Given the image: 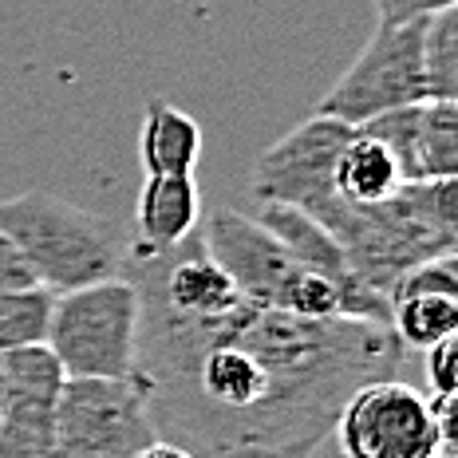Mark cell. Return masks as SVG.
<instances>
[{
  "mask_svg": "<svg viewBox=\"0 0 458 458\" xmlns=\"http://www.w3.org/2000/svg\"><path fill=\"white\" fill-rule=\"evenodd\" d=\"M407 364L387 324L304 320L245 297L217 312L139 297L131 379L155 435L194 458H312L352 391Z\"/></svg>",
  "mask_w": 458,
  "mask_h": 458,
  "instance_id": "1",
  "label": "cell"
},
{
  "mask_svg": "<svg viewBox=\"0 0 458 458\" xmlns=\"http://www.w3.org/2000/svg\"><path fill=\"white\" fill-rule=\"evenodd\" d=\"M336 237L352 273L371 293L391 301L399 276L419 261L454 253L458 245V186L446 182H403L376 206H348L336 194L317 214H309Z\"/></svg>",
  "mask_w": 458,
  "mask_h": 458,
  "instance_id": "2",
  "label": "cell"
},
{
  "mask_svg": "<svg viewBox=\"0 0 458 458\" xmlns=\"http://www.w3.org/2000/svg\"><path fill=\"white\" fill-rule=\"evenodd\" d=\"M0 233L16 245L32 281L47 293H72L123 276L131 250L123 222L91 214L52 190L0 198Z\"/></svg>",
  "mask_w": 458,
  "mask_h": 458,
  "instance_id": "3",
  "label": "cell"
},
{
  "mask_svg": "<svg viewBox=\"0 0 458 458\" xmlns=\"http://www.w3.org/2000/svg\"><path fill=\"white\" fill-rule=\"evenodd\" d=\"M202 242L209 257L217 261V269L257 309L289 312V317H304V320H332V317H356L371 324L391 320L387 304L356 301L332 281L309 273L257 217H245L237 209H217L202 225Z\"/></svg>",
  "mask_w": 458,
  "mask_h": 458,
  "instance_id": "4",
  "label": "cell"
},
{
  "mask_svg": "<svg viewBox=\"0 0 458 458\" xmlns=\"http://www.w3.org/2000/svg\"><path fill=\"white\" fill-rule=\"evenodd\" d=\"M47 352L68 379H131L139 344V293L127 276L52 293Z\"/></svg>",
  "mask_w": 458,
  "mask_h": 458,
  "instance_id": "5",
  "label": "cell"
},
{
  "mask_svg": "<svg viewBox=\"0 0 458 458\" xmlns=\"http://www.w3.org/2000/svg\"><path fill=\"white\" fill-rule=\"evenodd\" d=\"M423 24H376L364 52L336 80V88L320 99L317 114L340 119L348 127H364L368 119L407 103L427 99L423 83Z\"/></svg>",
  "mask_w": 458,
  "mask_h": 458,
  "instance_id": "6",
  "label": "cell"
},
{
  "mask_svg": "<svg viewBox=\"0 0 458 458\" xmlns=\"http://www.w3.org/2000/svg\"><path fill=\"white\" fill-rule=\"evenodd\" d=\"M150 438L158 435L135 379H64L52 458H131Z\"/></svg>",
  "mask_w": 458,
  "mask_h": 458,
  "instance_id": "7",
  "label": "cell"
},
{
  "mask_svg": "<svg viewBox=\"0 0 458 458\" xmlns=\"http://www.w3.org/2000/svg\"><path fill=\"white\" fill-rule=\"evenodd\" d=\"M344 458H443L431 399L407 379H371L340 407Z\"/></svg>",
  "mask_w": 458,
  "mask_h": 458,
  "instance_id": "8",
  "label": "cell"
},
{
  "mask_svg": "<svg viewBox=\"0 0 458 458\" xmlns=\"http://www.w3.org/2000/svg\"><path fill=\"white\" fill-rule=\"evenodd\" d=\"M356 135V127L328 114H312L289 135H281L257 158L250 194L257 202L293 206L301 214H317L336 190H332V170L344 150V142Z\"/></svg>",
  "mask_w": 458,
  "mask_h": 458,
  "instance_id": "9",
  "label": "cell"
},
{
  "mask_svg": "<svg viewBox=\"0 0 458 458\" xmlns=\"http://www.w3.org/2000/svg\"><path fill=\"white\" fill-rule=\"evenodd\" d=\"M64 379L47 344L0 356V458H52Z\"/></svg>",
  "mask_w": 458,
  "mask_h": 458,
  "instance_id": "10",
  "label": "cell"
},
{
  "mask_svg": "<svg viewBox=\"0 0 458 458\" xmlns=\"http://www.w3.org/2000/svg\"><path fill=\"white\" fill-rule=\"evenodd\" d=\"M202 225V198L194 178L147 174L135 198V222L127 225L135 253H170L198 233Z\"/></svg>",
  "mask_w": 458,
  "mask_h": 458,
  "instance_id": "11",
  "label": "cell"
},
{
  "mask_svg": "<svg viewBox=\"0 0 458 458\" xmlns=\"http://www.w3.org/2000/svg\"><path fill=\"white\" fill-rule=\"evenodd\" d=\"M261 209H257V222H261L269 233L276 237V242L284 245L297 261L304 265L309 273L324 276V281H332L336 289H344L348 297L356 301H368V304H387V297H379V293H371L364 281H360L356 273H352L348 257H344V250L336 245V237L328 233L320 222H312L309 214H301V209L293 206H276V202H257Z\"/></svg>",
  "mask_w": 458,
  "mask_h": 458,
  "instance_id": "12",
  "label": "cell"
},
{
  "mask_svg": "<svg viewBox=\"0 0 458 458\" xmlns=\"http://www.w3.org/2000/svg\"><path fill=\"white\" fill-rule=\"evenodd\" d=\"M202 127L198 119H190L186 111H178L174 103L155 99L142 114L139 127V162L147 174H178L194 178L198 162H202Z\"/></svg>",
  "mask_w": 458,
  "mask_h": 458,
  "instance_id": "13",
  "label": "cell"
},
{
  "mask_svg": "<svg viewBox=\"0 0 458 458\" xmlns=\"http://www.w3.org/2000/svg\"><path fill=\"white\" fill-rule=\"evenodd\" d=\"M458 174V99H423L415 111L403 182H446Z\"/></svg>",
  "mask_w": 458,
  "mask_h": 458,
  "instance_id": "14",
  "label": "cell"
},
{
  "mask_svg": "<svg viewBox=\"0 0 458 458\" xmlns=\"http://www.w3.org/2000/svg\"><path fill=\"white\" fill-rule=\"evenodd\" d=\"M403 186V174H399L395 158L384 142H376L364 131H356L348 142H344L336 170H332V190H336L340 202L348 206H376L391 198Z\"/></svg>",
  "mask_w": 458,
  "mask_h": 458,
  "instance_id": "15",
  "label": "cell"
},
{
  "mask_svg": "<svg viewBox=\"0 0 458 458\" xmlns=\"http://www.w3.org/2000/svg\"><path fill=\"white\" fill-rule=\"evenodd\" d=\"M387 328L407 352H427L438 340L458 336V301L454 297H395Z\"/></svg>",
  "mask_w": 458,
  "mask_h": 458,
  "instance_id": "16",
  "label": "cell"
},
{
  "mask_svg": "<svg viewBox=\"0 0 458 458\" xmlns=\"http://www.w3.org/2000/svg\"><path fill=\"white\" fill-rule=\"evenodd\" d=\"M427 99H458V8H443L423 24Z\"/></svg>",
  "mask_w": 458,
  "mask_h": 458,
  "instance_id": "17",
  "label": "cell"
},
{
  "mask_svg": "<svg viewBox=\"0 0 458 458\" xmlns=\"http://www.w3.org/2000/svg\"><path fill=\"white\" fill-rule=\"evenodd\" d=\"M47 317H52V293L40 289V284L0 289V356L44 344Z\"/></svg>",
  "mask_w": 458,
  "mask_h": 458,
  "instance_id": "18",
  "label": "cell"
},
{
  "mask_svg": "<svg viewBox=\"0 0 458 458\" xmlns=\"http://www.w3.org/2000/svg\"><path fill=\"white\" fill-rule=\"evenodd\" d=\"M395 297H454L458 301V261L454 253L431 257V261H419L415 269H407L399 276V284L391 289Z\"/></svg>",
  "mask_w": 458,
  "mask_h": 458,
  "instance_id": "19",
  "label": "cell"
},
{
  "mask_svg": "<svg viewBox=\"0 0 458 458\" xmlns=\"http://www.w3.org/2000/svg\"><path fill=\"white\" fill-rule=\"evenodd\" d=\"M423 356V376L431 395H454V379H458V336L431 344Z\"/></svg>",
  "mask_w": 458,
  "mask_h": 458,
  "instance_id": "20",
  "label": "cell"
},
{
  "mask_svg": "<svg viewBox=\"0 0 458 458\" xmlns=\"http://www.w3.org/2000/svg\"><path fill=\"white\" fill-rule=\"evenodd\" d=\"M371 8L379 24H419L443 8H454V0H371Z\"/></svg>",
  "mask_w": 458,
  "mask_h": 458,
  "instance_id": "21",
  "label": "cell"
},
{
  "mask_svg": "<svg viewBox=\"0 0 458 458\" xmlns=\"http://www.w3.org/2000/svg\"><path fill=\"white\" fill-rule=\"evenodd\" d=\"M28 284H36V281H32V273H28L24 257L0 233V289H28Z\"/></svg>",
  "mask_w": 458,
  "mask_h": 458,
  "instance_id": "22",
  "label": "cell"
},
{
  "mask_svg": "<svg viewBox=\"0 0 458 458\" xmlns=\"http://www.w3.org/2000/svg\"><path fill=\"white\" fill-rule=\"evenodd\" d=\"M435 411V427H438V443H443V458L458 454V438H454V395H427Z\"/></svg>",
  "mask_w": 458,
  "mask_h": 458,
  "instance_id": "23",
  "label": "cell"
},
{
  "mask_svg": "<svg viewBox=\"0 0 458 458\" xmlns=\"http://www.w3.org/2000/svg\"><path fill=\"white\" fill-rule=\"evenodd\" d=\"M131 458H194L190 451H182V446H174V443H166V438H150L142 451H135Z\"/></svg>",
  "mask_w": 458,
  "mask_h": 458,
  "instance_id": "24",
  "label": "cell"
}]
</instances>
